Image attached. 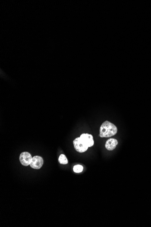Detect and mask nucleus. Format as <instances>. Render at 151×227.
I'll use <instances>...</instances> for the list:
<instances>
[{
  "label": "nucleus",
  "instance_id": "nucleus-2",
  "mask_svg": "<svg viewBox=\"0 0 151 227\" xmlns=\"http://www.w3.org/2000/svg\"><path fill=\"white\" fill-rule=\"evenodd\" d=\"M118 129L115 125L106 121L100 126L99 136L100 137H111L115 135Z\"/></svg>",
  "mask_w": 151,
  "mask_h": 227
},
{
  "label": "nucleus",
  "instance_id": "nucleus-4",
  "mask_svg": "<svg viewBox=\"0 0 151 227\" xmlns=\"http://www.w3.org/2000/svg\"><path fill=\"white\" fill-rule=\"evenodd\" d=\"M32 158L29 153L28 152H23L20 155V162L23 165L27 167L29 165H30Z\"/></svg>",
  "mask_w": 151,
  "mask_h": 227
},
{
  "label": "nucleus",
  "instance_id": "nucleus-7",
  "mask_svg": "<svg viewBox=\"0 0 151 227\" xmlns=\"http://www.w3.org/2000/svg\"><path fill=\"white\" fill-rule=\"evenodd\" d=\"M83 170V167L80 165H77L73 167V171L75 173H79L82 172Z\"/></svg>",
  "mask_w": 151,
  "mask_h": 227
},
{
  "label": "nucleus",
  "instance_id": "nucleus-3",
  "mask_svg": "<svg viewBox=\"0 0 151 227\" xmlns=\"http://www.w3.org/2000/svg\"><path fill=\"white\" fill-rule=\"evenodd\" d=\"M44 164V160L42 157L39 156H34L32 158L30 164V166L34 169H39L42 167Z\"/></svg>",
  "mask_w": 151,
  "mask_h": 227
},
{
  "label": "nucleus",
  "instance_id": "nucleus-5",
  "mask_svg": "<svg viewBox=\"0 0 151 227\" xmlns=\"http://www.w3.org/2000/svg\"><path fill=\"white\" fill-rule=\"evenodd\" d=\"M118 144V142L115 138H110L106 141L105 144L106 149L108 151H113L115 149Z\"/></svg>",
  "mask_w": 151,
  "mask_h": 227
},
{
  "label": "nucleus",
  "instance_id": "nucleus-1",
  "mask_svg": "<svg viewBox=\"0 0 151 227\" xmlns=\"http://www.w3.org/2000/svg\"><path fill=\"white\" fill-rule=\"evenodd\" d=\"M74 148L78 152L83 153L87 150L88 147L94 144L93 137L91 134L83 133L80 137L74 139L73 142Z\"/></svg>",
  "mask_w": 151,
  "mask_h": 227
},
{
  "label": "nucleus",
  "instance_id": "nucleus-6",
  "mask_svg": "<svg viewBox=\"0 0 151 227\" xmlns=\"http://www.w3.org/2000/svg\"><path fill=\"white\" fill-rule=\"evenodd\" d=\"M59 162L61 164L66 165L68 164V160L65 155L61 154L59 157Z\"/></svg>",
  "mask_w": 151,
  "mask_h": 227
}]
</instances>
